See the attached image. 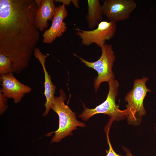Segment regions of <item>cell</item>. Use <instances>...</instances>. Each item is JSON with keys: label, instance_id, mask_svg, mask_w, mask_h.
Here are the masks:
<instances>
[{"label": "cell", "instance_id": "cell-1", "mask_svg": "<svg viewBox=\"0 0 156 156\" xmlns=\"http://www.w3.org/2000/svg\"><path fill=\"white\" fill-rule=\"evenodd\" d=\"M34 0H0V53L10 60L13 73L28 66L40 37Z\"/></svg>", "mask_w": 156, "mask_h": 156}, {"label": "cell", "instance_id": "cell-2", "mask_svg": "<svg viewBox=\"0 0 156 156\" xmlns=\"http://www.w3.org/2000/svg\"><path fill=\"white\" fill-rule=\"evenodd\" d=\"M60 96H54V101L51 109L58 115L59 118V127L52 138L51 143L59 142L64 138L72 135V131L78 127H85V123L77 120L76 115L68 106L65 104L66 99L64 91L59 90Z\"/></svg>", "mask_w": 156, "mask_h": 156}, {"label": "cell", "instance_id": "cell-3", "mask_svg": "<svg viewBox=\"0 0 156 156\" xmlns=\"http://www.w3.org/2000/svg\"><path fill=\"white\" fill-rule=\"evenodd\" d=\"M109 90L106 100L102 103L93 109L88 108L83 103V110L78 116L83 120L87 121L95 114H104L108 115L111 120H119L127 117L126 109L121 110L116 103L118 95L119 84L115 78L111 79L108 82Z\"/></svg>", "mask_w": 156, "mask_h": 156}, {"label": "cell", "instance_id": "cell-4", "mask_svg": "<svg viewBox=\"0 0 156 156\" xmlns=\"http://www.w3.org/2000/svg\"><path fill=\"white\" fill-rule=\"evenodd\" d=\"M148 80L147 77H145L135 80L133 89L125 97V101L128 103L125 109L127 119L130 123H137L138 118H141L146 114L143 105L144 100L147 93L152 92L146 85Z\"/></svg>", "mask_w": 156, "mask_h": 156}, {"label": "cell", "instance_id": "cell-5", "mask_svg": "<svg viewBox=\"0 0 156 156\" xmlns=\"http://www.w3.org/2000/svg\"><path fill=\"white\" fill-rule=\"evenodd\" d=\"M101 48V55L97 61L94 62L86 61L74 54V55L79 57L81 62L86 65L94 69L97 72L98 76L95 79L94 83L96 92L102 82H108L111 79L115 77L112 68L116 57L112 45L106 43Z\"/></svg>", "mask_w": 156, "mask_h": 156}, {"label": "cell", "instance_id": "cell-6", "mask_svg": "<svg viewBox=\"0 0 156 156\" xmlns=\"http://www.w3.org/2000/svg\"><path fill=\"white\" fill-rule=\"evenodd\" d=\"M116 23L105 21H101L95 29L90 31L75 28L76 34L81 39L84 45L88 46L95 43L101 48L114 36L116 29Z\"/></svg>", "mask_w": 156, "mask_h": 156}, {"label": "cell", "instance_id": "cell-7", "mask_svg": "<svg viewBox=\"0 0 156 156\" xmlns=\"http://www.w3.org/2000/svg\"><path fill=\"white\" fill-rule=\"evenodd\" d=\"M137 6L134 0H106L101 8L103 14L116 23L129 19Z\"/></svg>", "mask_w": 156, "mask_h": 156}, {"label": "cell", "instance_id": "cell-8", "mask_svg": "<svg viewBox=\"0 0 156 156\" xmlns=\"http://www.w3.org/2000/svg\"><path fill=\"white\" fill-rule=\"evenodd\" d=\"M13 73L0 75V89L3 96L7 99H13L15 103L20 102L25 94L30 92L31 88L21 83L14 77Z\"/></svg>", "mask_w": 156, "mask_h": 156}, {"label": "cell", "instance_id": "cell-9", "mask_svg": "<svg viewBox=\"0 0 156 156\" xmlns=\"http://www.w3.org/2000/svg\"><path fill=\"white\" fill-rule=\"evenodd\" d=\"M65 6V4H62L56 7L51 26L42 34L44 43H52L55 39L62 36L66 31V24L63 21L68 14Z\"/></svg>", "mask_w": 156, "mask_h": 156}, {"label": "cell", "instance_id": "cell-10", "mask_svg": "<svg viewBox=\"0 0 156 156\" xmlns=\"http://www.w3.org/2000/svg\"><path fill=\"white\" fill-rule=\"evenodd\" d=\"M34 53L35 57L40 62L44 72V94L46 101L44 105L45 108V110L42 116H45L48 114L53 104L56 86L52 83L51 76L49 74L46 68L45 63L46 58L47 57V55L43 54L39 49L37 47L35 48Z\"/></svg>", "mask_w": 156, "mask_h": 156}, {"label": "cell", "instance_id": "cell-11", "mask_svg": "<svg viewBox=\"0 0 156 156\" xmlns=\"http://www.w3.org/2000/svg\"><path fill=\"white\" fill-rule=\"evenodd\" d=\"M53 0H42L40 7L37 8L35 19L38 29L43 32L48 26V21L52 19L56 7Z\"/></svg>", "mask_w": 156, "mask_h": 156}, {"label": "cell", "instance_id": "cell-12", "mask_svg": "<svg viewBox=\"0 0 156 156\" xmlns=\"http://www.w3.org/2000/svg\"><path fill=\"white\" fill-rule=\"evenodd\" d=\"M88 9L86 19L88 27L93 29L101 21L103 14L99 0H88Z\"/></svg>", "mask_w": 156, "mask_h": 156}, {"label": "cell", "instance_id": "cell-13", "mask_svg": "<svg viewBox=\"0 0 156 156\" xmlns=\"http://www.w3.org/2000/svg\"><path fill=\"white\" fill-rule=\"evenodd\" d=\"M13 73L10 59L6 56L0 53V75H3Z\"/></svg>", "mask_w": 156, "mask_h": 156}, {"label": "cell", "instance_id": "cell-14", "mask_svg": "<svg viewBox=\"0 0 156 156\" xmlns=\"http://www.w3.org/2000/svg\"><path fill=\"white\" fill-rule=\"evenodd\" d=\"M7 98L3 96L0 92V114L2 115L8 107Z\"/></svg>", "mask_w": 156, "mask_h": 156}, {"label": "cell", "instance_id": "cell-15", "mask_svg": "<svg viewBox=\"0 0 156 156\" xmlns=\"http://www.w3.org/2000/svg\"><path fill=\"white\" fill-rule=\"evenodd\" d=\"M109 129V128H108L107 133V138L108 144L109 145V149L107 153V155L106 156H122L116 153L114 151L112 147L109 138L108 133Z\"/></svg>", "mask_w": 156, "mask_h": 156}, {"label": "cell", "instance_id": "cell-16", "mask_svg": "<svg viewBox=\"0 0 156 156\" xmlns=\"http://www.w3.org/2000/svg\"><path fill=\"white\" fill-rule=\"evenodd\" d=\"M55 2H59L60 3H62L63 4H64L67 6L70 5L71 2L73 1V0H55Z\"/></svg>", "mask_w": 156, "mask_h": 156}, {"label": "cell", "instance_id": "cell-17", "mask_svg": "<svg viewBox=\"0 0 156 156\" xmlns=\"http://www.w3.org/2000/svg\"><path fill=\"white\" fill-rule=\"evenodd\" d=\"M79 1L77 0H73L72 3L74 6L77 8H79V6L78 4Z\"/></svg>", "mask_w": 156, "mask_h": 156}, {"label": "cell", "instance_id": "cell-18", "mask_svg": "<svg viewBox=\"0 0 156 156\" xmlns=\"http://www.w3.org/2000/svg\"><path fill=\"white\" fill-rule=\"evenodd\" d=\"M35 1L37 8L40 7L41 5L42 0H35Z\"/></svg>", "mask_w": 156, "mask_h": 156}, {"label": "cell", "instance_id": "cell-19", "mask_svg": "<svg viewBox=\"0 0 156 156\" xmlns=\"http://www.w3.org/2000/svg\"><path fill=\"white\" fill-rule=\"evenodd\" d=\"M124 150L126 153V156H133L131 153L130 151L126 148H124Z\"/></svg>", "mask_w": 156, "mask_h": 156}, {"label": "cell", "instance_id": "cell-20", "mask_svg": "<svg viewBox=\"0 0 156 156\" xmlns=\"http://www.w3.org/2000/svg\"><path fill=\"white\" fill-rule=\"evenodd\" d=\"M155 130H156V127H155Z\"/></svg>", "mask_w": 156, "mask_h": 156}]
</instances>
